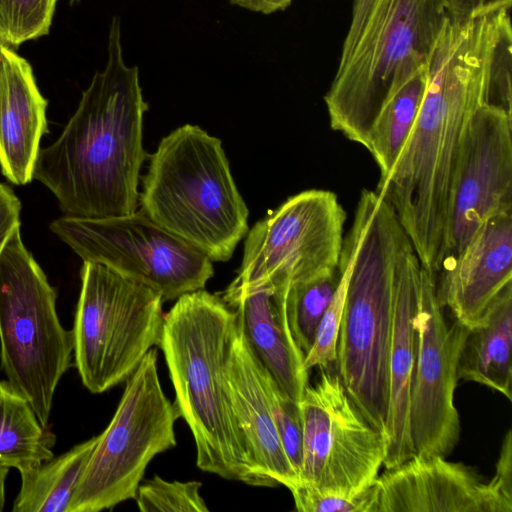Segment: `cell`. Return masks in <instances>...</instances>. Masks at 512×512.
Masks as SVG:
<instances>
[{
	"instance_id": "obj_1",
	"label": "cell",
	"mask_w": 512,
	"mask_h": 512,
	"mask_svg": "<svg viewBox=\"0 0 512 512\" xmlns=\"http://www.w3.org/2000/svg\"><path fill=\"white\" fill-rule=\"evenodd\" d=\"M500 10L447 15L428 66L423 101L398 160L376 192L394 211L422 266L444 261L450 191L460 146L487 103L489 64Z\"/></svg>"
},
{
	"instance_id": "obj_2",
	"label": "cell",
	"mask_w": 512,
	"mask_h": 512,
	"mask_svg": "<svg viewBox=\"0 0 512 512\" xmlns=\"http://www.w3.org/2000/svg\"><path fill=\"white\" fill-rule=\"evenodd\" d=\"M107 56L61 135L40 148L35 162L33 179L54 194L67 216H124L134 213L139 201L148 104L138 67L125 63L118 16L110 23Z\"/></svg>"
},
{
	"instance_id": "obj_3",
	"label": "cell",
	"mask_w": 512,
	"mask_h": 512,
	"mask_svg": "<svg viewBox=\"0 0 512 512\" xmlns=\"http://www.w3.org/2000/svg\"><path fill=\"white\" fill-rule=\"evenodd\" d=\"M236 313L203 289L180 296L163 315L159 347L175 389L173 403L188 424L197 466L227 480L274 487L253 466L228 392L227 368Z\"/></svg>"
},
{
	"instance_id": "obj_4",
	"label": "cell",
	"mask_w": 512,
	"mask_h": 512,
	"mask_svg": "<svg viewBox=\"0 0 512 512\" xmlns=\"http://www.w3.org/2000/svg\"><path fill=\"white\" fill-rule=\"evenodd\" d=\"M354 260L348 281L335 367L349 396L387 441L394 279L410 240L376 191H361L349 229Z\"/></svg>"
},
{
	"instance_id": "obj_5",
	"label": "cell",
	"mask_w": 512,
	"mask_h": 512,
	"mask_svg": "<svg viewBox=\"0 0 512 512\" xmlns=\"http://www.w3.org/2000/svg\"><path fill=\"white\" fill-rule=\"evenodd\" d=\"M447 15L446 0H373L324 96L331 128L368 149L379 113L428 68Z\"/></svg>"
},
{
	"instance_id": "obj_6",
	"label": "cell",
	"mask_w": 512,
	"mask_h": 512,
	"mask_svg": "<svg viewBox=\"0 0 512 512\" xmlns=\"http://www.w3.org/2000/svg\"><path fill=\"white\" fill-rule=\"evenodd\" d=\"M142 182L141 211L212 261L229 260L248 232V209L221 140L197 125L161 140Z\"/></svg>"
},
{
	"instance_id": "obj_7",
	"label": "cell",
	"mask_w": 512,
	"mask_h": 512,
	"mask_svg": "<svg viewBox=\"0 0 512 512\" xmlns=\"http://www.w3.org/2000/svg\"><path fill=\"white\" fill-rule=\"evenodd\" d=\"M19 228L0 254L1 369L47 427L58 383L72 366L73 332L62 326L57 292Z\"/></svg>"
},
{
	"instance_id": "obj_8",
	"label": "cell",
	"mask_w": 512,
	"mask_h": 512,
	"mask_svg": "<svg viewBox=\"0 0 512 512\" xmlns=\"http://www.w3.org/2000/svg\"><path fill=\"white\" fill-rule=\"evenodd\" d=\"M159 293L96 262H83L73 332L75 366L83 385L103 393L127 380L159 345Z\"/></svg>"
},
{
	"instance_id": "obj_9",
	"label": "cell",
	"mask_w": 512,
	"mask_h": 512,
	"mask_svg": "<svg viewBox=\"0 0 512 512\" xmlns=\"http://www.w3.org/2000/svg\"><path fill=\"white\" fill-rule=\"evenodd\" d=\"M157 356L151 348L127 379L66 512H98L135 499L150 461L176 445L174 424L179 416L161 387Z\"/></svg>"
},
{
	"instance_id": "obj_10",
	"label": "cell",
	"mask_w": 512,
	"mask_h": 512,
	"mask_svg": "<svg viewBox=\"0 0 512 512\" xmlns=\"http://www.w3.org/2000/svg\"><path fill=\"white\" fill-rule=\"evenodd\" d=\"M50 230L82 260L103 264L140 282L163 301L203 289L213 276L201 250L139 212L102 219L64 215Z\"/></svg>"
},
{
	"instance_id": "obj_11",
	"label": "cell",
	"mask_w": 512,
	"mask_h": 512,
	"mask_svg": "<svg viewBox=\"0 0 512 512\" xmlns=\"http://www.w3.org/2000/svg\"><path fill=\"white\" fill-rule=\"evenodd\" d=\"M345 220L346 212L332 191L311 189L289 197L248 232L242 263L227 288L270 277L290 287L336 275Z\"/></svg>"
},
{
	"instance_id": "obj_12",
	"label": "cell",
	"mask_w": 512,
	"mask_h": 512,
	"mask_svg": "<svg viewBox=\"0 0 512 512\" xmlns=\"http://www.w3.org/2000/svg\"><path fill=\"white\" fill-rule=\"evenodd\" d=\"M302 420L300 481L356 494L370 487L384 463L387 441L349 396L332 368H320L298 401Z\"/></svg>"
},
{
	"instance_id": "obj_13",
	"label": "cell",
	"mask_w": 512,
	"mask_h": 512,
	"mask_svg": "<svg viewBox=\"0 0 512 512\" xmlns=\"http://www.w3.org/2000/svg\"><path fill=\"white\" fill-rule=\"evenodd\" d=\"M436 275L422 266L415 316L417 350L412 379L409 426L415 455L446 457L460 437L454 404L457 365L468 328L446 321Z\"/></svg>"
},
{
	"instance_id": "obj_14",
	"label": "cell",
	"mask_w": 512,
	"mask_h": 512,
	"mask_svg": "<svg viewBox=\"0 0 512 512\" xmlns=\"http://www.w3.org/2000/svg\"><path fill=\"white\" fill-rule=\"evenodd\" d=\"M512 214V114L483 104L472 116L453 175L443 263L490 218Z\"/></svg>"
},
{
	"instance_id": "obj_15",
	"label": "cell",
	"mask_w": 512,
	"mask_h": 512,
	"mask_svg": "<svg viewBox=\"0 0 512 512\" xmlns=\"http://www.w3.org/2000/svg\"><path fill=\"white\" fill-rule=\"evenodd\" d=\"M374 512H503L471 466L414 455L373 483Z\"/></svg>"
},
{
	"instance_id": "obj_16",
	"label": "cell",
	"mask_w": 512,
	"mask_h": 512,
	"mask_svg": "<svg viewBox=\"0 0 512 512\" xmlns=\"http://www.w3.org/2000/svg\"><path fill=\"white\" fill-rule=\"evenodd\" d=\"M438 298L468 329L512 282V214L485 221L472 238L441 266Z\"/></svg>"
},
{
	"instance_id": "obj_17",
	"label": "cell",
	"mask_w": 512,
	"mask_h": 512,
	"mask_svg": "<svg viewBox=\"0 0 512 512\" xmlns=\"http://www.w3.org/2000/svg\"><path fill=\"white\" fill-rule=\"evenodd\" d=\"M288 287L286 281L271 277L241 288H226L221 299L236 313L256 360L286 394L299 401L308 385V371L287 321Z\"/></svg>"
},
{
	"instance_id": "obj_18",
	"label": "cell",
	"mask_w": 512,
	"mask_h": 512,
	"mask_svg": "<svg viewBox=\"0 0 512 512\" xmlns=\"http://www.w3.org/2000/svg\"><path fill=\"white\" fill-rule=\"evenodd\" d=\"M422 270L411 242L402 251L395 270L393 329L390 349V409L386 469L415 455L409 426V405L417 350L415 316Z\"/></svg>"
},
{
	"instance_id": "obj_19",
	"label": "cell",
	"mask_w": 512,
	"mask_h": 512,
	"mask_svg": "<svg viewBox=\"0 0 512 512\" xmlns=\"http://www.w3.org/2000/svg\"><path fill=\"white\" fill-rule=\"evenodd\" d=\"M29 62L14 48L0 52V168L11 183L32 181L40 140L48 133L46 109Z\"/></svg>"
},
{
	"instance_id": "obj_20",
	"label": "cell",
	"mask_w": 512,
	"mask_h": 512,
	"mask_svg": "<svg viewBox=\"0 0 512 512\" xmlns=\"http://www.w3.org/2000/svg\"><path fill=\"white\" fill-rule=\"evenodd\" d=\"M227 384L232 410L253 466L274 487L282 484L289 489L300 480L282 447L257 361L239 326L227 368Z\"/></svg>"
},
{
	"instance_id": "obj_21",
	"label": "cell",
	"mask_w": 512,
	"mask_h": 512,
	"mask_svg": "<svg viewBox=\"0 0 512 512\" xmlns=\"http://www.w3.org/2000/svg\"><path fill=\"white\" fill-rule=\"evenodd\" d=\"M512 282L468 330L457 365L458 380L472 381L512 399Z\"/></svg>"
},
{
	"instance_id": "obj_22",
	"label": "cell",
	"mask_w": 512,
	"mask_h": 512,
	"mask_svg": "<svg viewBox=\"0 0 512 512\" xmlns=\"http://www.w3.org/2000/svg\"><path fill=\"white\" fill-rule=\"evenodd\" d=\"M98 436L20 472L21 488L13 512H66Z\"/></svg>"
},
{
	"instance_id": "obj_23",
	"label": "cell",
	"mask_w": 512,
	"mask_h": 512,
	"mask_svg": "<svg viewBox=\"0 0 512 512\" xmlns=\"http://www.w3.org/2000/svg\"><path fill=\"white\" fill-rule=\"evenodd\" d=\"M56 435L44 427L29 401L0 381V462L19 472L54 457Z\"/></svg>"
},
{
	"instance_id": "obj_24",
	"label": "cell",
	"mask_w": 512,
	"mask_h": 512,
	"mask_svg": "<svg viewBox=\"0 0 512 512\" xmlns=\"http://www.w3.org/2000/svg\"><path fill=\"white\" fill-rule=\"evenodd\" d=\"M427 82L425 68L392 97L371 128L367 150L379 167L380 180L390 174L398 160L419 113Z\"/></svg>"
},
{
	"instance_id": "obj_25",
	"label": "cell",
	"mask_w": 512,
	"mask_h": 512,
	"mask_svg": "<svg viewBox=\"0 0 512 512\" xmlns=\"http://www.w3.org/2000/svg\"><path fill=\"white\" fill-rule=\"evenodd\" d=\"M354 260V240L348 231L338 264L336 290L317 326L315 338L309 352L304 357V367L332 368L337 360V343L345 305L348 281Z\"/></svg>"
},
{
	"instance_id": "obj_26",
	"label": "cell",
	"mask_w": 512,
	"mask_h": 512,
	"mask_svg": "<svg viewBox=\"0 0 512 512\" xmlns=\"http://www.w3.org/2000/svg\"><path fill=\"white\" fill-rule=\"evenodd\" d=\"M338 283L337 274L290 286L286 294V316L293 340L305 355L312 347L317 326Z\"/></svg>"
},
{
	"instance_id": "obj_27",
	"label": "cell",
	"mask_w": 512,
	"mask_h": 512,
	"mask_svg": "<svg viewBox=\"0 0 512 512\" xmlns=\"http://www.w3.org/2000/svg\"><path fill=\"white\" fill-rule=\"evenodd\" d=\"M58 0H0V38L15 48L47 35Z\"/></svg>"
},
{
	"instance_id": "obj_28",
	"label": "cell",
	"mask_w": 512,
	"mask_h": 512,
	"mask_svg": "<svg viewBox=\"0 0 512 512\" xmlns=\"http://www.w3.org/2000/svg\"><path fill=\"white\" fill-rule=\"evenodd\" d=\"M257 364L282 447L300 480L302 466V420L299 403L279 387L271 374L258 361Z\"/></svg>"
},
{
	"instance_id": "obj_29",
	"label": "cell",
	"mask_w": 512,
	"mask_h": 512,
	"mask_svg": "<svg viewBox=\"0 0 512 512\" xmlns=\"http://www.w3.org/2000/svg\"><path fill=\"white\" fill-rule=\"evenodd\" d=\"M198 481H166L159 476L140 483L135 500L142 512H207Z\"/></svg>"
},
{
	"instance_id": "obj_30",
	"label": "cell",
	"mask_w": 512,
	"mask_h": 512,
	"mask_svg": "<svg viewBox=\"0 0 512 512\" xmlns=\"http://www.w3.org/2000/svg\"><path fill=\"white\" fill-rule=\"evenodd\" d=\"M289 490L299 512H374L373 484L356 494L320 489L303 481Z\"/></svg>"
},
{
	"instance_id": "obj_31",
	"label": "cell",
	"mask_w": 512,
	"mask_h": 512,
	"mask_svg": "<svg viewBox=\"0 0 512 512\" xmlns=\"http://www.w3.org/2000/svg\"><path fill=\"white\" fill-rule=\"evenodd\" d=\"M503 512H512V432L504 436L494 476L487 482Z\"/></svg>"
},
{
	"instance_id": "obj_32",
	"label": "cell",
	"mask_w": 512,
	"mask_h": 512,
	"mask_svg": "<svg viewBox=\"0 0 512 512\" xmlns=\"http://www.w3.org/2000/svg\"><path fill=\"white\" fill-rule=\"evenodd\" d=\"M21 202L14 191L0 182V254L13 231L20 227Z\"/></svg>"
},
{
	"instance_id": "obj_33",
	"label": "cell",
	"mask_w": 512,
	"mask_h": 512,
	"mask_svg": "<svg viewBox=\"0 0 512 512\" xmlns=\"http://www.w3.org/2000/svg\"><path fill=\"white\" fill-rule=\"evenodd\" d=\"M512 0H446L448 14L458 18H476L502 8H511Z\"/></svg>"
},
{
	"instance_id": "obj_34",
	"label": "cell",
	"mask_w": 512,
	"mask_h": 512,
	"mask_svg": "<svg viewBox=\"0 0 512 512\" xmlns=\"http://www.w3.org/2000/svg\"><path fill=\"white\" fill-rule=\"evenodd\" d=\"M233 5L264 15L285 10L292 0H229Z\"/></svg>"
},
{
	"instance_id": "obj_35",
	"label": "cell",
	"mask_w": 512,
	"mask_h": 512,
	"mask_svg": "<svg viewBox=\"0 0 512 512\" xmlns=\"http://www.w3.org/2000/svg\"><path fill=\"white\" fill-rule=\"evenodd\" d=\"M373 0H355L352 7V18L350 22L347 35L344 39L343 47H348L358 32L360 31L362 24L370 10Z\"/></svg>"
},
{
	"instance_id": "obj_36",
	"label": "cell",
	"mask_w": 512,
	"mask_h": 512,
	"mask_svg": "<svg viewBox=\"0 0 512 512\" xmlns=\"http://www.w3.org/2000/svg\"><path fill=\"white\" fill-rule=\"evenodd\" d=\"M10 467L0 462V512L5 504V480L9 473Z\"/></svg>"
},
{
	"instance_id": "obj_37",
	"label": "cell",
	"mask_w": 512,
	"mask_h": 512,
	"mask_svg": "<svg viewBox=\"0 0 512 512\" xmlns=\"http://www.w3.org/2000/svg\"><path fill=\"white\" fill-rule=\"evenodd\" d=\"M3 45H4V43L2 42V40L0 38V52H1V48H2Z\"/></svg>"
},
{
	"instance_id": "obj_38",
	"label": "cell",
	"mask_w": 512,
	"mask_h": 512,
	"mask_svg": "<svg viewBox=\"0 0 512 512\" xmlns=\"http://www.w3.org/2000/svg\"><path fill=\"white\" fill-rule=\"evenodd\" d=\"M70 1H71V3H73V2H76V1H79V0H70Z\"/></svg>"
}]
</instances>
